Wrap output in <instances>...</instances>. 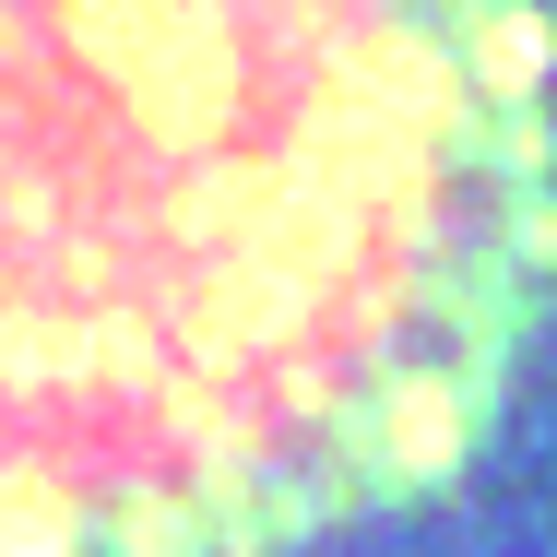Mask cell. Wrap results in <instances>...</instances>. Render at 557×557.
<instances>
[{
  "mask_svg": "<svg viewBox=\"0 0 557 557\" xmlns=\"http://www.w3.org/2000/svg\"><path fill=\"white\" fill-rule=\"evenodd\" d=\"M546 285L522 0H0V557H285L428 498Z\"/></svg>",
  "mask_w": 557,
  "mask_h": 557,
  "instance_id": "1",
  "label": "cell"
}]
</instances>
